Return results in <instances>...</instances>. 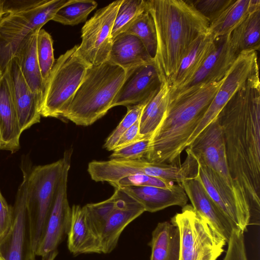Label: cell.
I'll use <instances>...</instances> for the list:
<instances>
[{
    "mask_svg": "<svg viewBox=\"0 0 260 260\" xmlns=\"http://www.w3.org/2000/svg\"><path fill=\"white\" fill-rule=\"evenodd\" d=\"M222 132L229 169L245 195L250 222L260 215V82L252 75L216 117Z\"/></svg>",
    "mask_w": 260,
    "mask_h": 260,
    "instance_id": "obj_1",
    "label": "cell"
},
{
    "mask_svg": "<svg viewBox=\"0 0 260 260\" xmlns=\"http://www.w3.org/2000/svg\"><path fill=\"white\" fill-rule=\"evenodd\" d=\"M155 27L154 61L162 82L169 84L188 48L208 31L210 23L189 0H147Z\"/></svg>",
    "mask_w": 260,
    "mask_h": 260,
    "instance_id": "obj_2",
    "label": "cell"
},
{
    "mask_svg": "<svg viewBox=\"0 0 260 260\" xmlns=\"http://www.w3.org/2000/svg\"><path fill=\"white\" fill-rule=\"evenodd\" d=\"M223 79L170 98L165 116L150 139L145 159L179 165L181 154L218 91Z\"/></svg>",
    "mask_w": 260,
    "mask_h": 260,
    "instance_id": "obj_3",
    "label": "cell"
},
{
    "mask_svg": "<svg viewBox=\"0 0 260 260\" xmlns=\"http://www.w3.org/2000/svg\"><path fill=\"white\" fill-rule=\"evenodd\" d=\"M126 74V70L109 61L89 66L62 118L77 125L92 124L111 109Z\"/></svg>",
    "mask_w": 260,
    "mask_h": 260,
    "instance_id": "obj_4",
    "label": "cell"
},
{
    "mask_svg": "<svg viewBox=\"0 0 260 260\" xmlns=\"http://www.w3.org/2000/svg\"><path fill=\"white\" fill-rule=\"evenodd\" d=\"M68 0H5L0 20V77L23 41L52 20Z\"/></svg>",
    "mask_w": 260,
    "mask_h": 260,
    "instance_id": "obj_5",
    "label": "cell"
},
{
    "mask_svg": "<svg viewBox=\"0 0 260 260\" xmlns=\"http://www.w3.org/2000/svg\"><path fill=\"white\" fill-rule=\"evenodd\" d=\"M78 45L55 60L45 81L40 113L44 117L62 118L90 66L79 54Z\"/></svg>",
    "mask_w": 260,
    "mask_h": 260,
    "instance_id": "obj_6",
    "label": "cell"
},
{
    "mask_svg": "<svg viewBox=\"0 0 260 260\" xmlns=\"http://www.w3.org/2000/svg\"><path fill=\"white\" fill-rule=\"evenodd\" d=\"M198 162L207 166L215 181L234 201L244 218L250 222L248 200L230 174L221 127L216 118L187 147Z\"/></svg>",
    "mask_w": 260,
    "mask_h": 260,
    "instance_id": "obj_7",
    "label": "cell"
},
{
    "mask_svg": "<svg viewBox=\"0 0 260 260\" xmlns=\"http://www.w3.org/2000/svg\"><path fill=\"white\" fill-rule=\"evenodd\" d=\"M62 158L28 171L26 202L32 249L43 234L63 170Z\"/></svg>",
    "mask_w": 260,
    "mask_h": 260,
    "instance_id": "obj_8",
    "label": "cell"
},
{
    "mask_svg": "<svg viewBox=\"0 0 260 260\" xmlns=\"http://www.w3.org/2000/svg\"><path fill=\"white\" fill-rule=\"evenodd\" d=\"M171 222L179 232V260H217L224 251L226 241L191 205L183 206Z\"/></svg>",
    "mask_w": 260,
    "mask_h": 260,
    "instance_id": "obj_9",
    "label": "cell"
},
{
    "mask_svg": "<svg viewBox=\"0 0 260 260\" xmlns=\"http://www.w3.org/2000/svg\"><path fill=\"white\" fill-rule=\"evenodd\" d=\"M96 207L94 227L100 238L102 253H111L116 247L125 228L145 211L142 206L119 188Z\"/></svg>",
    "mask_w": 260,
    "mask_h": 260,
    "instance_id": "obj_10",
    "label": "cell"
},
{
    "mask_svg": "<svg viewBox=\"0 0 260 260\" xmlns=\"http://www.w3.org/2000/svg\"><path fill=\"white\" fill-rule=\"evenodd\" d=\"M72 152L70 149L63 154V170L54 203L35 252L36 255L40 256L41 260H55L58 254V247L69 232L71 207L68 199L67 184Z\"/></svg>",
    "mask_w": 260,
    "mask_h": 260,
    "instance_id": "obj_11",
    "label": "cell"
},
{
    "mask_svg": "<svg viewBox=\"0 0 260 260\" xmlns=\"http://www.w3.org/2000/svg\"><path fill=\"white\" fill-rule=\"evenodd\" d=\"M122 0L114 1L98 10L81 29L82 41L77 50L90 65L108 61L112 48V31Z\"/></svg>",
    "mask_w": 260,
    "mask_h": 260,
    "instance_id": "obj_12",
    "label": "cell"
},
{
    "mask_svg": "<svg viewBox=\"0 0 260 260\" xmlns=\"http://www.w3.org/2000/svg\"><path fill=\"white\" fill-rule=\"evenodd\" d=\"M258 71V54L255 51L242 52L226 73L218 91L202 119L186 143L188 147L200 133L213 121L234 94L246 81Z\"/></svg>",
    "mask_w": 260,
    "mask_h": 260,
    "instance_id": "obj_13",
    "label": "cell"
},
{
    "mask_svg": "<svg viewBox=\"0 0 260 260\" xmlns=\"http://www.w3.org/2000/svg\"><path fill=\"white\" fill-rule=\"evenodd\" d=\"M28 170L22 169L23 179L13 206V222L0 242V253L5 260H36L31 241L26 195Z\"/></svg>",
    "mask_w": 260,
    "mask_h": 260,
    "instance_id": "obj_14",
    "label": "cell"
},
{
    "mask_svg": "<svg viewBox=\"0 0 260 260\" xmlns=\"http://www.w3.org/2000/svg\"><path fill=\"white\" fill-rule=\"evenodd\" d=\"M162 82L154 61L126 71L125 78L115 96L111 108L149 102L159 90Z\"/></svg>",
    "mask_w": 260,
    "mask_h": 260,
    "instance_id": "obj_15",
    "label": "cell"
},
{
    "mask_svg": "<svg viewBox=\"0 0 260 260\" xmlns=\"http://www.w3.org/2000/svg\"><path fill=\"white\" fill-rule=\"evenodd\" d=\"M231 34L216 38L213 51L193 76L179 89L170 95L194 90L200 86L222 80L238 54L233 48Z\"/></svg>",
    "mask_w": 260,
    "mask_h": 260,
    "instance_id": "obj_16",
    "label": "cell"
},
{
    "mask_svg": "<svg viewBox=\"0 0 260 260\" xmlns=\"http://www.w3.org/2000/svg\"><path fill=\"white\" fill-rule=\"evenodd\" d=\"M21 132L40 122L41 102L26 83L15 58L5 73Z\"/></svg>",
    "mask_w": 260,
    "mask_h": 260,
    "instance_id": "obj_17",
    "label": "cell"
},
{
    "mask_svg": "<svg viewBox=\"0 0 260 260\" xmlns=\"http://www.w3.org/2000/svg\"><path fill=\"white\" fill-rule=\"evenodd\" d=\"M181 185L193 209L228 243L233 231L239 230L210 197L197 174L194 177L183 181Z\"/></svg>",
    "mask_w": 260,
    "mask_h": 260,
    "instance_id": "obj_18",
    "label": "cell"
},
{
    "mask_svg": "<svg viewBox=\"0 0 260 260\" xmlns=\"http://www.w3.org/2000/svg\"><path fill=\"white\" fill-rule=\"evenodd\" d=\"M67 236L68 248L74 256L102 253L101 240L93 229L85 206L74 205L71 207Z\"/></svg>",
    "mask_w": 260,
    "mask_h": 260,
    "instance_id": "obj_19",
    "label": "cell"
},
{
    "mask_svg": "<svg viewBox=\"0 0 260 260\" xmlns=\"http://www.w3.org/2000/svg\"><path fill=\"white\" fill-rule=\"evenodd\" d=\"M141 204L145 211L155 212L172 206L183 207L188 198L181 184L169 188L153 186L117 187Z\"/></svg>",
    "mask_w": 260,
    "mask_h": 260,
    "instance_id": "obj_20",
    "label": "cell"
},
{
    "mask_svg": "<svg viewBox=\"0 0 260 260\" xmlns=\"http://www.w3.org/2000/svg\"><path fill=\"white\" fill-rule=\"evenodd\" d=\"M215 40L208 31L198 37L191 44L169 84L170 95L179 89L196 74L214 49Z\"/></svg>",
    "mask_w": 260,
    "mask_h": 260,
    "instance_id": "obj_21",
    "label": "cell"
},
{
    "mask_svg": "<svg viewBox=\"0 0 260 260\" xmlns=\"http://www.w3.org/2000/svg\"><path fill=\"white\" fill-rule=\"evenodd\" d=\"M22 133L4 74L0 77V149L11 153L18 150Z\"/></svg>",
    "mask_w": 260,
    "mask_h": 260,
    "instance_id": "obj_22",
    "label": "cell"
},
{
    "mask_svg": "<svg viewBox=\"0 0 260 260\" xmlns=\"http://www.w3.org/2000/svg\"><path fill=\"white\" fill-rule=\"evenodd\" d=\"M153 61L141 40L127 33L113 39L108 60L126 71Z\"/></svg>",
    "mask_w": 260,
    "mask_h": 260,
    "instance_id": "obj_23",
    "label": "cell"
},
{
    "mask_svg": "<svg viewBox=\"0 0 260 260\" xmlns=\"http://www.w3.org/2000/svg\"><path fill=\"white\" fill-rule=\"evenodd\" d=\"M39 30L31 33L23 41L14 58L28 86L41 102L44 83L37 54V35Z\"/></svg>",
    "mask_w": 260,
    "mask_h": 260,
    "instance_id": "obj_24",
    "label": "cell"
},
{
    "mask_svg": "<svg viewBox=\"0 0 260 260\" xmlns=\"http://www.w3.org/2000/svg\"><path fill=\"white\" fill-rule=\"evenodd\" d=\"M260 8L259 0H234L209 24L214 39L230 35L252 11Z\"/></svg>",
    "mask_w": 260,
    "mask_h": 260,
    "instance_id": "obj_25",
    "label": "cell"
},
{
    "mask_svg": "<svg viewBox=\"0 0 260 260\" xmlns=\"http://www.w3.org/2000/svg\"><path fill=\"white\" fill-rule=\"evenodd\" d=\"M151 252L150 260H179L180 235L178 228L171 222H159L148 243Z\"/></svg>",
    "mask_w": 260,
    "mask_h": 260,
    "instance_id": "obj_26",
    "label": "cell"
},
{
    "mask_svg": "<svg viewBox=\"0 0 260 260\" xmlns=\"http://www.w3.org/2000/svg\"><path fill=\"white\" fill-rule=\"evenodd\" d=\"M170 87L162 82L157 93L147 104L139 119V134L142 138H151L164 118L169 104Z\"/></svg>",
    "mask_w": 260,
    "mask_h": 260,
    "instance_id": "obj_27",
    "label": "cell"
},
{
    "mask_svg": "<svg viewBox=\"0 0 260 260\" xmlns=\"http://www.w3.org/2000/svg\"><path fill=\"white\" fill-rule=\"evenodd\" d=\"M259 34L260 8L251 12L231 34V43L237 54L259 51Z\"/></svg>",
    "mask_w": 260,
    "mask_h": 260,
    "instance_id": "obj_28",
    "label": "cell"
},
{
    "mask_svg": "<svg viewBox=\"0 0 260 260\" xmlns=\"http://www.w3.org/2000/svg\"><path fill=\"white\" fill-rule=\"evenodd\" d=\"M97 6V2L92 0H68L57 11L52 20L63 25H77L85 22Z\"/></svg>",
    "mask_w": 260,
    "mask_h": 260,
    "instance_id": "obj_29",
    "label": "cell"
},
{
    "mask_svg": "<svg viewBox=\"0 0 260 260\" xmlns=\"http://www.w3.org/2000/svg\"><path fill=\"white\" fill-rule=\"evenodd\" d=\"M146 10L145 0H122L112 28L113 40L118 35L124 33Z\"/></svg>",
    "mask_w": 260,
    "mask_h": 260,
    "instance_id": "obj_30",
    "label": "cell"
},
{
    "mask_svg": "<svg viewBox=\"0 0 260 260\" xmlns=\"http://www.w3.org/2000/svg\"><path fill=\"white\" fill-rule=\"evenodd\" d=\"M124 33L133 34L138 37L154 59L157 47L156 33L153 19L147 9Z\"/></svg>",
    "mask_w": 260,
    "mask_h": 260,
    "instance_id": "obj_31",
    "label": "cell"
},
{
    "mask_svg": "<svg viewBox=\"0 0 260 260\" xmlns=\"http://www.w3.org/2000/svg\"><path fill=\"white\" fill-rule=\"evenodd\" d=\"M53 41L45 29H40L37 35V54L41 76L45 83L55 62Z\"/></svg>",
    "mask_w": 260,
    "mask_h": 260,
    "instance_id": "obj_32",
    "label": "cell"
},
{
    "mask_svg": "<svg viewBox=\"0 0 260 260\" xmlns=\"http://www.w3.org/2000/svg\"><path fill=\"white\" fill-rule=\"evenodd\" d=\"M149 102L126 107L127 110L125 115L106 140L104 144L105 149L109 151L115 149L121 136L140 119L143 109Z\"/></svg>",
    "mask_w": 260,
    "mask_h": 260,
    "instance_id": "obj_33",
    "label": "cell"
},
{
    "mask_svg": "<svg viewBox=\"0 0 260 260\" xmlns=\"http://www.w3.org/2000/svg\"><path fill=\"white\" fill-rule=\"evenodd\" d=\"M151 138L137 140L120 148L114 149L110 159L137 160L144 158L148 151Z\"/></svg>",
    "mask_w": 260,
    "mask_h": 260,
    "instance_id": "obj_34",
    "label": "cell"
},
{
    "mask_svg": "<svg viewBox=\"0 0 260 260\" xmlns=\"http://www.w3.org/2000/svg\"><path fill=\"white\" fill-rule=\"evenodd\" d=\"M174 182L145 174H134L123 178L111 184L115 188L123 186H153L169 188Z\"/></svg>",
    "mask_w": 260,
    "mask_h": 260,
    "instance_id": "obj_35",
    "label": "cell"
},
{
    "mask_svg": "<svg viewBox=\"0 0 260 260\" xmlns=\"http://www.w3.org/2000/svg\"><path fill=\"white\" fill-rule=\"evenodd\" d=\"M234 0H189L192 6L209 22L217 18Z\"/></svg>",
    "mask_w": 260,
    "mask_h": 260,
    "instance_id": "obj_36",
    "label": "cell"
},
{
    "mask_svg": "<svg viewBox=\"0 0 260 260\" xmlns=\"http://www.w3.org/2000/svg\"><path fill=\"white\" fill-rule=\"evenodd\" d=\"M228 244V250L223 260H247L243 232L234 230Z\"/></svg>",
    "mask_w": 260,
    "mask_h": 260,
    "instance_id": "obj_37",
    "label": "cell"
},
{
    "mask_svg": "<svg viewBox=\"0 0 260 260\" xmlns=\"http://www.w3.org/2000/svg\"><path fill=\"white\" fill-rule=\"evenodd\" d=\"M13 222V207L8 205L0 190V242L9 231Z\"/></svg>",
    "mask_w": 260,
    "mask_h": 260,
    "instance_id": "obj_38",
    "label": "cell"
},
{
    "mask_svg": "<svg viewBox=\"0 0 260 260\" xmlns=\"http://www.w3.org/2000/svg\"><path fill=\"white\" fill-rule=\"evenodd\" d=\"M142 139L143 138L139 134V119L121 136L116 144L114 149L120 148L132 143L136 140Z\"/></svg>",
    "mask_w": 260,
    "mask_h": 260,
    "instance_id": "obj_39",
    "label": "cell"
},
{
    "mask_svg": "<svg viewBox=\"0 0 260 260\" xmlns=\"http://www.w3.org/2000/svg\"><path fill=\"white\" fill-rule=\"evenodd\" d=\"M4 2L5 0H0V20L4 16V15H5L4 10Z\"/></svg>",
    "mask_w": 260,
    "mask_h": 260,
    "instance_id": "obj_40",
    "label": "cell"
},
{
    "mask_svg": "<svg viewBox=\"0 0 260 260\" xmlns=\"http://www.w3.org/2000/svg\"><path fill=\"white\" fill-rule=\"evenodd\" d=\"M0 260H5V258L3 257L2 255L0 253Z\"/></svg>",
    "mask_w": 260,
    "mask_h": 260,
    "instance_id": "obj_41",
    "label": "cell"
}]
</instances>
